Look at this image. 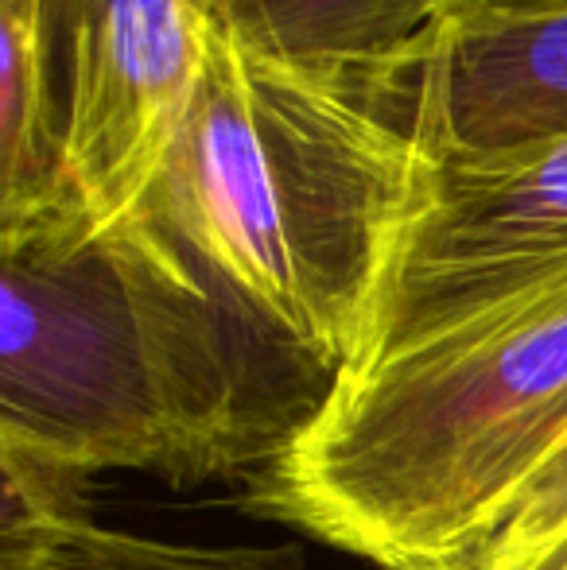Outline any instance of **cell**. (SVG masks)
Segmentation results:
<instances>
[{
	"mask_svg": "<svg viewBox=\"0 0 567 570\" xmlns=\"http://www.w3.org/2000/svg\"><path fill=\"white\" fill-rule=\"evenodd\" d=\"M339 373L151 210L0 245V443L167 489L257 481Z\"/></svg>",
	"mask_w": 567,
	"mask_h": 570,
	"instance_id": "obj_1",
	"label": "cell"
},
{
	"mask_svg": "<svg viewBox=\"0 0 567 570\" xmlns=\"http://www.w3.org/2000/svg\"><path fill=\"white\" fill-rule=\"evenodd\" d=\"M567 439V276L443 342L339 373L242 509L381 570H467Z\"/></svg>",
	"mask_w": 567,
	"mask_h": 570,
	"instance_id": "obj_3",
	"label": "cell"
},
{
	"mask_svg": "<svg viewBox=\"0 0 567 570\" xmlns=\"http://www.w3.org/2000/svg\"><path fill=\"white\" fill-rule=\"evenodd\" d=\"M0 570H303V556L295 548L164 540L90 517L28 548L0 551Z\"/></svg>",
	"mask_w": 567,
	"mask_h": 570,
	"instance_id": "obj_9",
	"label": "cell"
},
{
	"mask_svg": "<svg viewBox=\"0 0 567 570\" xmlns=\"http://www.w3.org/2000/svg\"><path fill=\"white\" fill-rule=\"evenodd\" d=\"M567 540V439L501 504L467 570H514Z\"/></svg>",
	"mask_w": 567,
	"mask_h": 570,
	"instance_id": "obj_11",
	"label": "cell"
},
{
	"mask_svg": "<svg viewBox=\"0 0 567 570\" xmlns=\"http://www.w3.org/2000/svg\"><path fill=\"white\" fill-rule=\"evenodd\" d=\"M82 222L55 43L0 12V245Z\"/></svg>",
	"mask_w": 567,
	"mask_h": 570,
	"instance_id": "obj_7",
	"label": "cell"
},
{
	"mask_svg": "<svg viewBox=\"0 0 567 570\" xmlns=\"http://www.w3.org/2000/svg\"><path fill=\"white\" fill-rule=\"evenodd\" d=\"M439 16H529L564 12L567 0H436Z\"/></svg>",
	"mask_w": 567,
	"mask_h": 570,
	"instance_id": "obj_12",
	"label": "cell"
},
{
	"mask_svg": "<svg viewBox=\"0 0 567 570\" xmlns=\"http://www.w3.org/2000/svg\"><path fill=\"white\" fill-rule=\"evenodd\" d=\"M417 171L404 70L315 67L214 16L151 210L268 326L342 373Z\"/></svg>",
	"mask_w": 567,
	"mask_h": 570,
	"instance_id": "obj_2",
	"label": "cell"
},
{
	"mask_svg": "<svg viewBox=\"0 0 567 570\" xmlns=\"http://www.w3.org/2000/svg\"><path fill=\"white\" fill-rule=\"evenodd\" d=\"M514 570H567V540L556 543V548H548L545 556H537L532 563L514 567Z\"/></svg>",
	"mask_w": 567,
	"mask_h": 570,
	"instance_id": "obj_14",
	"label": "cell"
},
{
	"mask_svg": "<svg viewBox=\"0 0 567 570\" xmlns=\"http://www.w3.org/2000/svg\"><path fill=\"white\" fill-rule=\"evenodd\" d=\"M250 43L315 67L393 75L409 70L436 28V0H211Z\"/></svg>",
	"mask_w": 567,
	"mask_h": 570,
	"instance_id": "obj_8",
	"label": "cell"
},
{
	"mask_svg": "<svg viewBox=\"0 0 567 570\" xmlns=\"http://www.w3.org/2000/svg\"><path fill=\"white\" fill-rule=\"evenodd\" d=\"M404 120L447 156H501L567 140V8L439 16L404 70Z\"/></svg>",
	"mask_w": 567,
	"mask_h": 570,
	"instance_id": "obj_6",
	"label": "cell"
},
{
	"mask_svg": "<svg viewBox=\"0 0 567 570\" xmlns=\"http://www.w3.org/2000/svg\"><path fill=\"white\" fill-rule=\"evenodd\" d=\"M0 12L12 16V20L28 23L31 31L47 36L55 43V28H51V0H0Z\"/></svg>",
	"mask_w": 567,
	"mask_h": 570,
	"instance_id": "obj_13",
	"label": "cell"
},
{
	"mask_svg": "<svg viewBox=\"0 0 567 570\" xmlns=\"http://www.w3.org/2000/svg\"><path fill=\"white\" fill-rule=\"evenodd\" d=\"M0 551L94 517V473L0 443Z\"/></svg>",
	"mask_w": 567,
	"mask_h": 570,
	"instance_id": "obj_10",
	"label": "cell"
},
{
	"mask_svg": "<svg viewBox=\"0 0 567 570\" xmlns=\"http://www.w3.org/2000/svg\"><path fill=\"white\" fill-rule=\"evenodd\" d=\"M211 0H51L62 128L94 226L148 203L206 62Z\"/></svg>",
	"mask_w": 567,
	"mask_h": 570,
	"instance_id": "obj_5",
	"label": "cell"
},
{
	"mask_svg": "<svg viewBox=\"0 0 567 570\" xmlns=\"http://www.w3.org/2000/svg\"><path fill=\"white\" fill-rule=\"evenodd\" d=\"M567 276V140L501 156L417 144L358 357L342 373L443 342Z\"/></svg>",
	"mask_w": 567,
	"mask_h": 570,
	"instance_id": "obj_4",
	"label": "cell"
}]
</instances>
